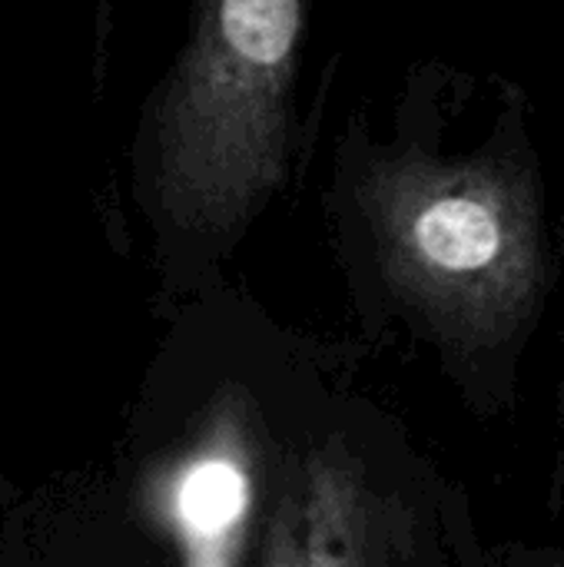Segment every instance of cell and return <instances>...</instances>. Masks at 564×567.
I'll use <instances>...</instances> for the list:
<instances>
[{
	"label": "cell",
	"instance_id": "1",
	"mask_svg": "<svg viewBox=\"0 0 564 567\" xmlns=\"http://www.w3.org/2000/svg\"><path fill=\"white\" fill-rule=\"evenodd\" d=\"M356 206L389 302L442 352L475 412H515L564 256L522 86L499 80L485 130L459 150L372 156Z\"/></svg>",
	"mask_w": 564,
	"mask_h": 567
},
{
	"label": "cell",
	"instance_id": "2",
	"mask_svg": "<svg viewBox=\"0 0 564 567\" xmlns=\"http://www.w3.org/2000/svg\"><path fill=\"white\" fill-rule=\"evenodd\" d=\"M299 30L302 0H199L156 130V196L180 226L233 229L279 183Z\"/></svg>",
	"mask_w": 564,
	"mask_h": 567
},
{
	"label": "cell",
	"instance_id": "3",
	"mask_svg": "<svg viewBox=\"0 0 564 567\" xmlns=\"http://www.w3.org/2000/svg\"><path fill=\"white\" fill-rule=\"evenodd\" d=\"M243 508H246V478L226 458L199 462L180 488V518L199 538L223 535L239 518Z\"/></svg>",
	"mask_w": 564,
	"mask_h": 567
},
{
	"label": "cell",
	"instance_id": "4",
	"mask_svg": "<svg viewBox=\"0 0 564 567\" xmlns=\"http://www.w3.org/2000/svg\"><path fill=\"white\" fill-rule=\"evenodd\" d=\"M564 498V432H562V452H558V472H555V502Z\"/></svg>",
	"mask_w": 564,
	"mask_h": 567
}]
</instances>
